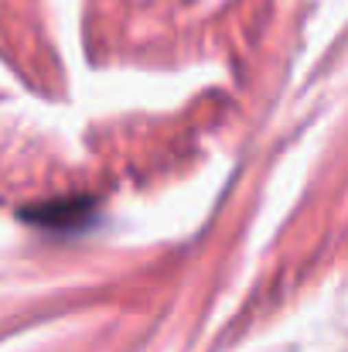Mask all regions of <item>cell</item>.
<instances>
[{
  "mask_svg": "<svg viewBox=\"0 0 348 352\" xmlns=\"http://www.w3.org/2000/svg\"><path fill=\"white\" fill-rule=\"evenodd\" d=\"M93 212H96V206L89 199H65V202H45V206L24 209L21 216L45 230H79L93 219Z\"/></svg>",
  "mask_w": 348,
  "mask_h": 352,
  "instance_id": "cell-1",
  "label": "cell"
}]
</instances>
